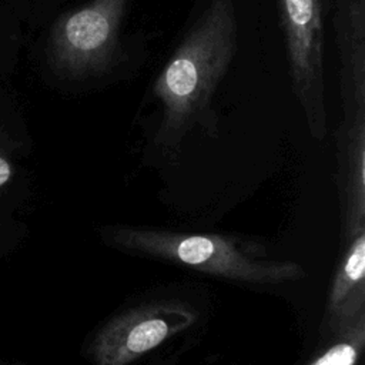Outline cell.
I'll return each mask as SVG.
<instances>
[{
    "label": "cell",
    "instance_id": "obj_1",
    "mask_svg": "<svg viewBox=\"0 0 365 365\" xmlns=\"http://www.w3.org/2000/svg\"><path fill=\"white\" fill-rule=\"evenodd\" d=\"M232 0H211L158 73L151 93L161 108L158 138L178 141L214 117L212 100L237 51Z\"/></svg>",
    "mask_w": 365,
    "mask_h": 365
},
{
    "label": "cell",
    "instance_id": "obj_2",
    "mask_svg": "<svg viewBox=\"0 0 365 365\" xmlns=\"http://www.w3.org/2000/svg\"><path fill=\"white\" fill-rule=\"evenodd\" d=\"M115 247L187 265L225 279L248 284H281L304 271L288 261H274L261 248L217 234H181L151 228H113Z\"/></svg>",
    "mask_w": 365,
    "mask_h": 365
},
{
    "label": "cell",
    "instance_id": "obj_3",
    "mask_svg": "<svg viewBox=\"0 0 365 365\" xmlns=\"http://www.w3.org/2000/svg\"><path fill=\"white\" fill-rule=\"evenodd\" d=\"M292 93L315 138L327 133L325 0H278Z\"/></svg>",
    "mask_w": 365,
    "mask_h": 365
},
{
    "label": "cell",
    "instance_id": "obj_4",
    "mask_svg": "<svg viewBox=\"0 0 365 365\" xmlns=\"http://www.w3.org/2000/svg\"><path fill=\"white\" fill-rule=\"evenodd\" d=\"M131 0H90L63 14L50 37L54 67L76 78L107 73L120 56V30Z\"/></svg>",
    "mask_w": 365,
    "mask_h": 365
},
{
    "label": "cell",
    "instance_id": "obj_5",
    "mask_svg": "<svg viewBox=\"0 0 365 365\" xmlns=\"http://www.w3.org/2000/svg\"><path fill=\"white\" fill-rule=\"evenodd\" d=\"M195 321L180 302L144 304L113 318L91 342L96 365H128Z\"/></svg>",
    "mask_w": 365,
    "mask_h": 365
},
{
    "label": "cell",
    "instance_id": "obj_6",
    "mask_svg": "<svg viewBox=\"0 0 365 365\" xmlns=\"http://www.w3.org/2000/svg\"><path fill=\"white\" fill-rule=\"evenodd\" d=\"M342 115L365 113V0H332Z\"/></svg>",
    "mask_w": 365,
    "mask_h": 365
},
{
    "label": "cell",
    "instance_id": "obj_7",
    "mask_svg": "<svg viewBox=\"0 0 365 365\" xmlns=\"http://www.w3.org/2000/svg\"><path fill=\"white\" fill-rule=\"evenodd\" d=\"M365 235L356 232L344 262L336 272L329 298V324L335 331L341 324L364 311Z\"/></svg>",
    "mask_w": 365,
    "mask_h": 365
},
{
    "label": "cell",
    "instance_id": "obj_8",
    "mask_svg": "<svg viewBox=\"0 0 365 365\" xmlns=\"http://www.w3.org/2000/svg\"><path fill=\"white\" fill-rule=\"evenodd\" d=\"M336 339L309 365H355L365 344L364 311L341 324Z\"/></svg>",
    "mask_w": 365,
    "mask_h": 365
},
{
    "label": "cell",
    "instance_id": "obj_9",
    "mask_svg": "<svg viewBox=\"0 0 365 365\" xmlns=\"http://www.w3.org/2000/svg\"><path fill=\"white\" fill-rule=\"evenodd\" d=\"M13 164L9 155L0 148V190L11 180Z\"/></svg>",
    "mask_w": 365,
    "mask_h": 365
}]
</instances>
